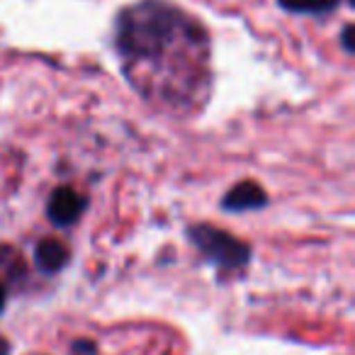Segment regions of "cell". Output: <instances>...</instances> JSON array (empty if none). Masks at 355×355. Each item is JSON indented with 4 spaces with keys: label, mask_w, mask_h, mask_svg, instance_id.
<instances>
[{
    "label": "cell",
    "mask_w": 355,
    "mask_h": 355,
    "mask_svg": "<svg viewBox=\"0 0 355 355\" xmlns=\"http://www.w3.org/2000/svg\"><path fill=\"white\" fill-rule=\"evenodd\" d=\"M85 198L80 193H76L73 188H56L46 205V217L54 227H71L76 224L85 212Z\"/></svg>",
    "instance_id": "cell-3"
},
{
    "label": "cell",
    "mask_w": 355,
    "mask_h": 355,
    "mask_svg": "<svg viewBox=\"0 0 355 355\" xmlns=\"http://www.w3.org/2000/svg\"><path fill=\"white\" fill-rule=\"evenodd\" d=\"M69 258H71L69 248L61 241H56V239H44V241H40L35 248L37 268H40L42 272H46V275H54V272L64 270V268L69 266Z\"/></svg>",
    "instance_id": "cell-5"
},
{
    "label": "cell",
    "mask_w": 355,
    "mask_h": 355,
    "mask_svg": "<svg viewBox=\"0 0 355 355\" xmlns=\"http://www.w3.org/2000/svg\"><path fill=\"white\" fill-rule=\"evenodd\" d=\"M277 6L295 15H329L338 8V0H277Z\"/></svg>",
    "instance_id": "cell-6"
},
{
    "label": "cell",
    "mask_w": 355,
    "mask_h": 355,
    "mask_svg": "<svg viewBox=\"0 0 355 355\" xmlns=\"http://www.w3.org/2000/svg\"><path fill=\"white\" fill-rule=\"evenodd\" d=\"M6 302H8V290H6V285L0 282V314H3V309H6Z\"/></svg>",
    "instance_id": "cell-8"
},
{
    "label": "cell",
    "mask_w": 355,
    "mask_h": 355,
    "mask_svg": "<svg viewBox=\"0 0 355 355\" xmlns=\"http://www.w3.org/2000/svg\"><path fill=\"white\" fill-rule=\"evenodd\" d=\"M188 239L209 263L222 270H239L251 261V246L246 241L212 224H193L188 229Z\"/></svg>",
    "instance_id": "cell-2"
},
{
    "label": "cell",
    "mask_w": 355,
    "mask_h": 355,
    "mask_svg": "<svg viewBox=\"0 0 355 355\" xmlns=\"http://www.w3.org/2000/svg\"><path fill=\"white\" fill-rule=\"evenodd\" d=\"M0 355H10V343L6 338H0Z\"/></svg>",
    "instance_id": "cell-9"
},
{
    "label": "cell",
    "mask_w": 355,
    "mask_h": 355,
    "mask_svg": "<svg viewBox=\"0 0 355 355\" xmlns=\"http://www.w3.org/2000/svg\"><path fill=\"white\" fill-rule=\"evenodd\" d=\"M348 3H353V0H348Z\"/></svg>",
    "instance_id": "cell-10"
},
{
    "label": "cell",
    "mask_w": 355,
    "mask_h": 355,
    "mask_svg": "<svg viewBox=\"0 0 355 355\" xmlns=\"http://www.w3.org/2000/svg\"><path fill=\"white\" fill-rule=\"evenodd\" d=\"M340 42H343L345 54H355V44H353V25L345 27V30H343V37H340Z\"/></svg>",
    "instance_id": "cell-7"
},
{
    "label": "cell",
    "mask_w": 355,
    "mask_h": 355,
    "mask_svg": "<svg viewBox=\"0 0 355 355\" xmlns=\"http://www.w3.org/2000/svg\"><path fill=\"white\" fill-rule=\"evenodd\" d=\"M114 46L127 73H161L171 64L193 78H202L200 66L207 64L209 40L193 15L166 0H141L124 8L114 22Z\"/></svg>",
    "instance_id": "cell-1"
},
{
    "label": "cell",
    "mask_w": 355,
    "mask_h": 355,
    "mask_svg": "<svg viewBox=\"0 0 355 355\" xmlns=\"http://www.w3.org/2000/svg\"><path fill=\"white\" fill-rule=\"evenodd\" d=\"M268 205V195L266 190L261 188L253 180H246V183H239L224 195L222 200V209L224 212H251V209H263Z\"/></svg>",
    "instance_id": "cell-4"
}]
</instances>
